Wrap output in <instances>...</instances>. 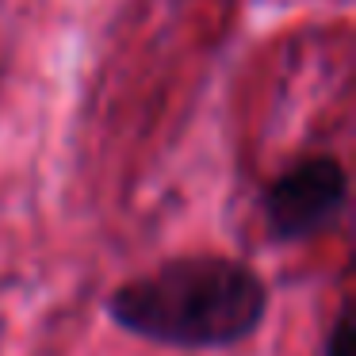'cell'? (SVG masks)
Returning a JSON list of instances; mask_svg holds the SVG:
<instances>
[{
  "label": "cell",
  "instance_id": "6da1fadb",
  "mask_svg": "<svg viewBox=\"0 0 356 356\" xmlns=\"http://www.w3.org/2000/svg\"><path fill=\"white\" fill-rule=\"evenodd\" d=\"M123 333L169 348H234L268 314V284L249 264L188 253L127 280L104 302Z\"/></svg>",
  "mask_w": 356,
  "mask_h": 356
},
{
  "label": "cell",
  "instance_id": "7a4b0ae2",
  "mask_svg": "<svg viewBox=\"0 0 356 356\" xmlns=\"http://www.w3.org/2000/svg\"><path fill=\"white\" fill-rule=\"evenodd\" d=\"M348 207V172L337 157H307L276 177L261 195L264 230L276 245L325 234Z\"/></svg>",
  "mask_w": 356,
  "mask_h": 356
},
{
  "label": "cell",
  "instance_id": "3957f363",
  "mask_svg": "<svg viewBox=\"0 0 356 356\" xmlns=\"http://www.w3.org/2000/svg\"><path fill=\"white\" fill-rule=\"evenodd\" d=\"M322 356H353V322H348L345 310H341L337 322H333L330 341H325V353Z\"/></svg>",
  "mask_w": 356,
  "mask_h": 356
}]
</instances>
